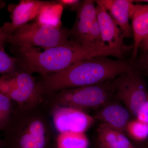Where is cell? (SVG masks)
I'll return each instance as SVG.
<instances>
[{
  "label": "cell",
  "mask_w": 148,
  "mask_h": 148,
  "mask_svg": "<svg viewBox=\"0 0 148 148\" xmlns=\"http://www.w3.org/2000/svg\"><path fill=\"white\" fill-rule=\"evenodd\" d=\"M51 1L21 0L12 11V21L6 22L1 27L8 37L11 36L19 27L29 21L36 19L44 6Z\"/></svg>",
  "instance_id": "cell-10"
},
{
  "label": "cell",
  "mask_w": 148,
  "mask_h": 148,
  "mask_svg": "<svg viewBox=\"0 0 148 148\" xmlns=\"http://www.w3.org/2000/svg\"><path fill=\"white\" fill-rule=\"evenodd\" d=\"M18 61V67L32 73L42 76L58 73L68 69L79 61L95 56H106L79 44L73 40L68 44L45 49L31 47H12Z\"/></svg>",
  "instance_id": "cell-2"
},
{
  "label": "cell",
  "mask_w": 148,
  "mask_h": 148,
  "mask_svg": "<svg viewBox=\"0 0 148 148\" xmlns=\"http://www.w3.org/2000/svg\"><path fill=\"white\" fill-rule=\"evenodd\" d=\"M0 93L23 104L39 101L42 92L32 73L19 67L13 73L0 77Z\"/></svg>",
  "instance_id": "cell-7"
},
{
  "label": "cell",
  "mask_w": 148,
  "mask_h": 148,
  "mask_svg": "<svg viewBox=\"0 0 148 148\" xmlns=\"http://www.w3.org/2000/svg\"><path fill=\"white\" fill-rule=\"evenodd\" d=\"M95 3L91 0L82 1L76 10L75 24L70 30L71 37L83 46L101 52L106 56H113L102 40Z\"/></svg>",
  "instance_id": "cell-4"
},
{
  "label": "cell",
  "mask_w": 148,
  "mask_h": 148,
  "mask_svg": "<svg viewBox=\"0 0 148 148\" xmlns=\"http://www.w3.org/2000/svg\"><path fill=\"white\" fill-rule=\"evenodd\" d=\"M137 119L148 123V101L140 109Z\"/></svg>",
  "instance_id": "cell-22"
},
{
  "label": "cell",
  "mask_w": 148,
  "mask_h": 148,
  "mask_svg": "<svg viewBox=\"0 0 148 148\" xmlns=\"http://www.w3.org/2000/svg\"><path fill=\"white\" fill-rule=\"evenodd\" d=\"M73 40L69 29L42 25L35 21L18 28L8 37L7 42L13 47L38 46L46 49L68 44Z\"/></svg>",
  "instance_id": "cell-3"
},
{
  "label": "cell",
  "mask_w": 148,
  "mask_h": 148,
  "mask_svg": "<svg viewBox=\"0 0 148 148\" xmlns=\"http://www.w3.org/2000/svg\"><path fill=\"white\" fill-rule=\"evenodd\" d=\"M112 80L95 85L61 90L57 95V101L61 106L84 111L97 110L114 99Z\"/></svg>",
  "instance_id": "cell-5"
},
{
  "label": "cell",
  "mask_w": 148,
  "mask_h": 148,
  "mask_svg": "<svg viewBox=\"0 0 148 148\" xmlns=\"http://www.w3.org/2000/svg\"><path fill=\"white\" fill-rule=\"evenodd\" d=\"M133 1L131 0H98L96 4L103 6L109 11L113 18L119 27L123 38L132 36V30L129 24Z\"/></svg>",
  "instance_id": "cell-12"
},
{
  "label": "cell",
  "mask_w": 148,
  "mask_h": 148,
  "mask_svg": "<svg viewBox=\"0 0 148 148\" xmlns=\"http://www.w3.org/2000/svg\"></svg>",
  "instance_id": "cell-29"
},
{
  "label": "cell",
  "mask_w": 148,
  "mask_h": 148,
  "mask_svg": "<svg viewBox=\"0 0 148 148\" xmlns=\"http://www.w3.org/2000/svg\"><path fill=\"white\" fill-rule=\"evenodd\" d=\"M11 110V100L7 96L0 93V129L7 123Z\"/></svg>",
  "instance_id": "cell-20"
},
{
  "label": "cell",
  "mask_w": 148,
  "mask_h": 148,
  "mask_svg": "<svg viewBox=\"0 0 148 148\" xmlns=\"http://www.w3.org/2000/svg\"><path fill=\"white\" fill-rule=\"evenodd\" d=\"M63 9V6L58 1H51L42 8L35 21L42 25L61 27V19Z\"/></svg>",
  "instance_id": "cell-16"
},
{
  "label": "cell",
  "mask_w": 148,
  "mask_h": 148,
  "mask_svg": "<svg viewBox=\"0 0 148 148\" xmlns=\"http://www.w3.org/2000/svg\"><path fill=\"white\" fill-rule=\"evenodd\" d=\"M0 146H1V143H0Z\"/></svg>",
  "instance_id": "cell-27"
},
{
  "label": "cell",
  "mask_w": 148,
  "mask_h": 148,
  "mask_svg": "<svg viewBox=\"0 0 148 148\" xmlns=\"http://www.w3.org/2000/svg\"><path fill=\"white\" fill-rule=\"evenodd\" d=\"M18 69L17 59L9 55L5 50L4 45L0 44V74L13 73Z\"/></svg>",
  "instance_id": "cell-19"
},
{
  "label": "cell",
  "mask_w": 148,
  "mask_h": 148,
  "mask_svg": "<svg viewBox=\"0 0 148 148\" xmlns=\"http://www.w3.org/2000/svg\"><path fill=\"white\" fill-rule=\"evenodd\" d=\"M140 63L141 66H143L144 69L147 71L148 70V53L145 56L141 58Z\"/></svg>",
  "instance_id": "cell-24"
},
{
  "label": "cell",
  "mask_w": 148,
  "mask_h": 148,
  "mask_svg": "<svg viewBox=\"0 0 148 148\" xmlns=\"http://www.w3.org/2000/svg\"><path fill=\"white\" fill-rule=\"evenodd\" d=\"M58 3L63 6V7L69 8L72 10L76 11L79 7L82 1L78 0H60Z\"/></svg>",
  "instance_id": "cell-21"
},
{
  "label": "cell",
  "mask_w": 148,
  "mask_h": 148,
  "mask_svg": "<svg viewBox=\"0 0 148 148\" xmlns=\"http://www.w3.org/2000/svg\"><path fill=\"white\" fill-rule=\"evenodd\" d=\"M107 56H95L79 61L58 73L42 76L38 84L40 91L61 90L95 85L115 79L121 74L136 70L132 61L113 60Z\"/></svg>",
  "instance_id": "cell-1"
},
{
  "label": "cell",
  "mask_w": 148,
  "mask_h": 148,
  "mask_svg": "<svg viewBox=\"0 0 148 148\" xmlns=\"http://www.w3.org/2000/svg\"><path fill=\"white\" fill-rule=\"evenodd\" d=\"M4 5L3 2L0 1V8L3 7ZM7 36L5 34L2 28L0 27V44L4 45L5 43L7 42Z\"/></svg>",
  "instance_id": "cell-23"
},
{
  "label": "cell",
  "mask_w": 148,
  "mask_h": 148,
  "mask_svg": "<svg viewBox=\"0 0 148 148\" xmlns=\"http://www.w3.org/2000/svg\"><path fill=\"white\" fill-rule=\"evenodd\" d=\"M114 98L123 104L131 117L137 119L138 113L148 101L147 85L137 70L121 74L112 80Z\"/></svg>",
  "instance_id": "cell-6"
},
{
  "label": "cell",
  "mask_w": 148,
  "mask_h": 148,
  "mask_svg": "<svg viewBox=\"0 0 148 148\" xmlns=\"http://www.w3.org/2000/svg\"><path fill=\"white\" fill-rule=\"evenodd\" d=\"M147 72H148V71H147Z\"/></svg>",
  "instance_id": "cell-28"
},
{
  "label": "cell",
  "mask_w": 148,
  "mask_h": 148,
  "mask_svg": "<svg viewBox=\"0 0 148 148\" xmlns=\"http://www.w3.org/2000/svg\"><path fill=\"white\" fill-rule=\"evenodd\" d=\"M98 147L101 148H136L124 133L101 123L97 130Z\"/></svg>",
  "instance_id": "cell-14"
},
{
  "label": "cell",
  "mask_w": 148,
  "mask_h": 148,
  "mask_svg": "<svg viewBox=\"0 0 148 148\" xmlns=\"http://www.w3.org/2000/svg\"><path fill=\"white\" fill-rule=\"evenodd\" d=\"M129 112L120 102L114 98L97 110L93 118L113 129L124 133L131 120Z\"/></svg>",
  "instance_id": "cell-11"
},
{
  "label": "cell",
  "mask_w": 148,
  "mask_h": 148,
  "mask_svg": "<svg viewBox=\"0 0 148 148\" xmlns=\"http://www.w3.org/2000/svg\"><path fill=\"white\" fill-rule=\"evenodd\" d=\"M130 18L134 40L132 61L137 57L141 43L148 36V4H134Z\"/></svg>",
  "instance_id": "cell-13"
},
{
  "label": "cell",
  "mask_w": 148,
  "mask_h": 148,
  "mask_svg": "<svg viewBox=\"0 0 148 148\" xmlns=\"http://www.w3.org/2000/svg\"><path fill=\"white\" fill-rule=\"evenodd\" d=\"M58 148H88V140L84 133H61L57 138Z\"/></svg>",
  "instance_id": "cell-17"
},
{
  "label": "cell",
  "mask_w": 148,
  "mask_h": 148,
  "mask_svg": "<svg viewBox=\"0 0 148 148\" xmlns=\"http://www.w3.org/2000/svg\"><path fill=\"white\" fill-rule=\"evenodd\" d=\"M95 10L104 45L113 56L121 58L126 51L133 47L124 44L121 31L104 7L96 4Z\"/></svg>",
  "instance_id": "cell-8"
},
{
  "label": "cell",
  "mask_w": 148,
  "mask_h": 148,
  "mask_svg": "<svg viewBox=\"0 0 148 148\" xmlns=\"http://www.w3.org/2000/svg\"><path fill=\"white\" fill-rule=\"evenodd\" d=\"M20 148H44L46 144L45 129L39 120L33 121L19 139Z\"/></svg>",
  "instance_id": "cell-15"
},
{
  "label": "cell",
  "mask_w": 148,
  "mask_h": 148,
  "mask_svg": "<svg viewBox=\"0 0 148 148\" xmlns=\"http://www.w3.org/2000/svg\"><path fill=\"white\" fill-rule=\"evenodd\" d=\"M125 132L134 140L143 141L148 137V123L137 119L131 120L127 125Z\"/></svg>",
  "instance_id": "cell-18"
},
{
  "label": "cell",
  "mask_w": 148,
  "mask_h": 148,
  "mask_svg": "<svg viewBox=\"0 0 148 148\" xmlns=\"http://www.w3.org/2000/svg\"><path fill=\"white\" fill-rule=\"evenodd\" d=\"M140 47L148 52V36L142 42Z\"/></svg>",
  "instance_id": "cell-25"
},
{
  "label": "cell",
  "mask_w": 148,
  "mask_h": 148,
  "mask_svg": "<svg viewBox=\"0 0 148 148\" xmlns=\"http://www.w3.org/2000/svg\"><path fill=\"white\" fill-rule=\"evenodd\" d=\"M136 1L138 2H148V0H144V1Z\"/></svg>",
  "instance_id": "cell-26"
},
{
  "label": "cell",
  "mask_w": 148,
  "mask_h": 148,
  "mask_svg": "<svg viewBox=\"0 0 148 148\" xmlns=\"http://www.w3.org/2000/svg\"><path fill=\"white\" fill-rule=\"evenodd\" d=\"M95 119L84 111L66 106H58L53 115L56 129L61 133H84L94 124Z\"/></svg>",
  "instance_id": "cell-9"
}]
</instances>
